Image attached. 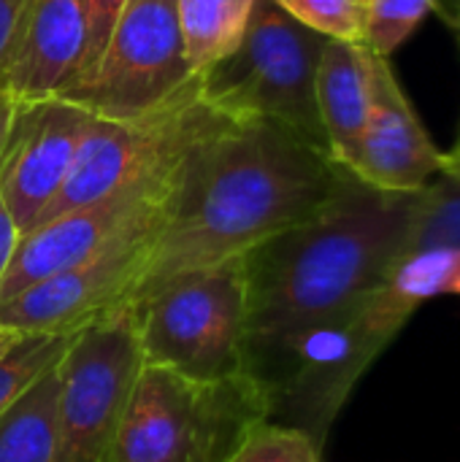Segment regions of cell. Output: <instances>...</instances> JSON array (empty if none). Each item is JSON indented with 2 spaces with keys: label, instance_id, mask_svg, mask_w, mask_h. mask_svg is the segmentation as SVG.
<instances>
[{
  "label": "cell",
  "instance_id": "obj_1",
  "mask_svg": "<svg viewBox=\"0 0 460 462\" xmlns=\"http://www.w3.org/2000/svg\"><path fill=\"white\" fill-rule=\"evenodd\" d=\"M344 171L282 122L220 119L182 157L130 303L179 273L244 257L309 219L336 192Z\"/></svg>",
  "mask_w": 460,
  "mask_h": 462
},
{
  "label": "cell",
  "instance_id": "obj_2",
  "mask_svg": "<svg viewBox=\"0 0 460 462\" xmlns=\"http://www.w3.org/2000/svg\"><path fill=\"white\" fill-rule=\"evenodd\" d=\"M418 192H388L350 168L304 222L244 254L247 338H268L355 309L401 260Z\"/></svg>",
  "mask_w": 460,
  "mask_h": 462
},
{
  "label": "cell",
  "instance_id": "obj_3",
  "mask_svg": "<svg viewBox=\"0 0 460 462\" xmlns=\"http://www.w3.org/2000/svg\"><path fill=\"white\" fill-rule=\"evenodd\" d=\"M263 420L266 401L244 371L192 379L144 363L108 462H230Z\"/></svg>",
  "mask_w": 460,
  "mask_h": 462
},
{
  "label": "cell",
  "instance_id": "obj_4",
  "mask_svg": "<svg viewBox=\"0 0 460 462\" xmlns=\"http://www.w3.org/2000/svg\"><path fill=\"white\" fill-rule=\"evenodd\" d=\"M325 41L274 0H255L239 49L195 76L198 97L230 122L274 119L328 152L314 92Z\"/></svg>",
  "mask_w": 460,
  "mask_h": 462
},
{
  "label": "cell",
  "instance_id": "obj_5",
  "mask_svg": "<svg viewBox=\"0 0 460 462\" xmlns=\"http://www.w3.org/2000/svg\"><path fill=\"white\" fill-rule=\"evenodd\" d=\"M358 306L290 333L244 341L241 371L260 390L268 422L298 428L325 444L344 401L377 360Z\"/></svg>",
  "mask_w": 460,
  "mask_h": 462
},
{
  "label": "cell",
  "instance_id": "obj_6",
  "mask_svg": "<svg viewBox=\"0 0 460 462\" xmlns=\"http://www.w3.org/2000/svg\"><path fill=\"white\" fill-rule=\"evenodd\" d=\"M130 306L138 317L144 363L192 379L241 374L247 336L244 257L179 273Z\"/></svg>",
  "mask_w": 460,
  "mask_h": 462
},
{
  "label": "cell",
  "instance_id": "obj_7",
  "mask_svg": "<svg viewBox=\"0 0 460 462\" xmlns=\"http://www.w3.org/2000/svg\"><path fill=\"white\" fill-rule=\"evenodd\" d=\"M141 365L138 317L130 303L70 333L57 365L54 462H108Z\"/></svg>",
  "mask_w": 460,
  "mask_h": 462
},
{
  "label": "cell",
  "instance_id": "obj_8",
  "mask_svg": "<svg viewBox=\"0 0 460 462\" xmlns=\"http://www.w3.org/2000/svg\"><path fill=\"white\" fill-rule=\"evenodd\" d=\"M192 81L176 0H127L95 68L54 97L100 119H133L171 103Z\"/></svg>",
  "mask_w": 460,
  "mask_h": 462
},
{
  "label": "cell",
  "instance_id": "obj_9",
  "mask_svg": "<svg viewBox=\"0 0 460 462\" xmlns=\"http://www.w3.org/2000/svg\"><path fill=\"white\" fill-rule=\"evenodd\" d=\"M220 119L201 97L198 81H192L179 97L171 103L146 111L133 119H100L92 116L70 173L43 211L41 222L62 217L79 206L100 200L114 189L133 184L171 162H176L192 141H198L206 130H211ZM35 225V227H38ZM33 227V230H35Z\"/></svg>",
  "mask_w": 460,
  "mask_h": 462
},
{
  "label": "cell",
  "instance_id": "obj_10",
  "mask_svg": "<svg viewBox=\"0 0 460 462\" xmlns=\"http://www.w3.org/2000/svg\"><path fill=\"white\" fill-rule=\"evenodd\" d=\"M182 157L133 184L114 189L100 200L79 206L24 233L0 282V303L60 271L84 263L130 227L165 214Z\"/></svg>",
  "mask_w": 460,
  "mask_h": 462
},
{
  "label": "cell",
  "instance_id": "obj_11",
  "mask_svg": "<svg viewBox=\"0 0 460 462\" xmlns=\"http://www.w3.org/2000/svg\"><path fill=\"white\" fill-rule=\"evenodd\" d=\"M163 219L165 214L130 227L84 263L3 300L0 328L19 336H70L95 317L127 306Z\"/></svg>",
  "mask_w": 460,
  "mask_h": 462
},
{
  "label": "cell",
  "instance_id": "obj_12",
  "mask_svg": "<svg viewBox=\"0 0 460 462\" xmlns=\"http://www.w3.org/2000/svg\"><path fill=\"white\" fill-rule=\"evenodd\" d=\"M92 114L62 100H19L0 149V198L30 233L62 189Z\"/></svg>",
  "mask_w": 460,
  "mask_h": 462
},
{
  "label": "cell",
  "instance_id": "obj_13",
  "mask_svg": "<svg viewBox=\"0 0 460 462\" xmlns=\"http://www.w3.org/2000/svg\"><path fill=\"white\" fill-rule=\"evenodd\" d=\"M442 162L445 152L420 122L388 57L369 51V119L352 173L377 189L418 192Z\"/></svg>",
  "mask_w": 460,
  "mask_h": 462
},
{
  "label": "cell",
  "instance_id": "obj_14",
  "mask_svg": "<svg viewBox=\"0 0 460 462\" xmlns=\"http://www.w3.org/2000/svg\"><path fill=\"white\" fill-rule=\"evenodd\" d=\"M87 43V0H24L0 70V87L16 100L60 95L81 70Z\"/></svg>",
  "mask_w": 460,
  "mask_h": 462
},
{
  "label": "cell",
  "instance_id": "obj_15",
  "mask_svg": "<svg viewBox=\"0 0 460 462\" xmlns=\"http://www.w3.org/2000/svg\"><path fill=\"white\" fill-rule=\"evenodd\" d=\"M460 298V249H428L404 254L382 284L358 306V319L377 357L401 333L409 317L431 298Z\"/></svg>",
  "mask_w": 460,
  "mask_h": 462
},
{
  "label": "cell",
  "instance_id": "obj_16",
  "mask_svg": "<svg viewBox=\"0 0 460 462\" xmlns=\"http://www.w3.org/2000/svg\"><path fill=\"white\" fill-rule=\"evenodd\" d=\"M317 111L331 157L355 168L369 119V51L361 43L328 38L317 65Z\"/></svg>",
  "mask_w": 460,
  "mask_h": 462
},
{
  "label": "cell",
  "instance_id": "obj_17",
  "mask_svg": "<svg viewBox=\"0 0 460 462\" xmlns=\"http://www.w3.org/2000/svg\"><path fill=\"white\" fill-rule=\"evenodd\" d=\"M255 0H176L184 57L192 76L239 49L247 35Z\"/></svg>",
  "mask_w": 460,
  "mask_h": 462
},
{
  "label": "cell",
  "instance_id": "obj_18",
  "mask_svg": "<svg viewBox=\"0 0 460 462\" xmlns=\"http://www.w3.org/2000/svg\"><path fill=\"white\" fill-rule=\"evenodd\" d=\"M60 360L0 417V462H54Z\"/></svg>",
  "mask_w": 460,
  "mask_h": 462
},
{
  "label": "cell",
  "instance_id": "obj_19",
  "mask_svg": "<svg viewBox=\"0 0 460 462\" xmlns=\"http://www.w3.org/2000/svg\"><path fill=\"white\" fill-rule=\"evenodd\" d=\"M428 249H460V179L445 171L420 189L404 254Z\"/></svg>",
  "mask_w": 460,
  "mask_h": 462
},
{
  "label": "cell",
  "instance_id": "obj_20",
  "mask_svg": "<svg viewBox=\"0 0 460 462\" xmlns=\"http://www.w3.org/2000/svg\"><path fill=\"white\" fill-rule=\"evenodd\" d=\"M70 336L24 333L0 357V417L62 357Z\"/></svg>",
  "mask_w": 460,
  "mask_h": 462
},
{
  "label": "cell",
  "instance_id": "obj_21",
  "mask_svg": "<svg viewBox=\"0 0 460 462\" xmlns=\"http://www.w3.org/2000/svg\"><path fill=\"white\" fill-rule=\"evenodd\" d=\"M431 14H437L434 0H361V46L380 57H390Z\"/></svg>",
  "mask_w": 460,
  "mask_h": 462
},
{
  "label": "cell",
  "instance_id": "obj_22",
  "mask_svg": "<svg viewBox=\"0 0 460 462\" xmlns=\"http://www.w3.org/2000/svg\"><path fill=\"white\" fill-rule=\"evenodd\" d=\"M230 462H323V447L304 430L258 422Z\"/></svg>",
  "mask_w": 460,
  "mask_h": 462
},
{
  "label": "cell",
  "instance_id": "obj_23",
  "mask_svg": "<svg viewBox=\"0 0 460 462\" xmlns=\"http://www.w3.org/2000/svg\"><path fill=\"white\" fill-rule=\"evenodd\" d=\"M301 24L323 32L325 38L361 43L363 19L361 0H274Z\"/></svg>",
  "mask_w": 460,
  "mask_h": 462
},
{
  "label": "cell",
  "instance_id": "obj_24",
  "mask_svg": "<svg viewBox=\"0 0 460 462\" xmlns=\"http://www.w3.org/2000/svg\"><path fill=\"white\" fill-rule=\"evenodd\" d=\"M125 3H127V0H87V5H89V43H87L84 65H81V70L76 73V79L87 76V73L95 68V62L100 60V54H103V49H106V43H108V38H111V30H114L119 14H122V8H125ZM76 79H73V81H76ZM68 84H70V81H68ZM68 84H65V87H68ZM65 87H62V89H65Z\"/></svg>",
  "mask_w": 460,
  "mask_h": 462
},
{
  "label": "cell",
  "instance_id": "obj_25",
  "mask_svg": "<svg viewBox=\"0 0 460 462\" xmlns=\"http://www.w3.org/2000/svg\"><path fill=\"white\" fill-rule=\"evenodd\" d=\"M19 238H22V233H19L14 217H11L8 206L0 198V282H3V276H5V271H8V265L14 260V252L19 246Z\"/></svg>",
  "mask_w": 460,
  "mask_h": 462
},
{
  "label": "cell",
  "instance_id": "obj_26",
  "mask_svg": "<svg viewBox=\"0 0 460 462\" xmlns=\"http://www.w3.org/2000/svg\"><path fill=\"white\" fill-rule=\"evenodd\" d=\"M22 3L24 0H0V70H3V62H5L8 46L14 38V27H16Z\"/></svg>",
  "mask_w": 460,
  "mask_h": 462
},
{
  "label": "cell",
  "instance_id": "obj_27",
  "mask_svg": "<svg viewBox=\"0 0 460 462\" xmlns=\"http://www.w3.org/2000/svg\"><path fill=\"white\" fill-rule=\"evenodd\" d=\"M16 97L0 87V149H3V141L8 135V127H11V119H14V111H16Z\"/></svg>",
  "mask_w": 460,
  "mask_h": 462
},
{
  "label": "cell",
  "instance_id": "obj_28",
  "mask_svg": "<svg viewBox=\"0 0 460 462\" xmlns=\"http://www.w3.org/2000/svg\"><path fill=\"white\" fill-rule=\"evenodd\" d=\"M437 3V14L460 32V0H434Z\"/></svg>",
  "mask_w": 460,
  "mask_h": 462
},
{
  "label": "cell",
  "instance_id": "obj_29",
  "mask_svg": "<svg viewBox=\"0 0 460 462\" xmlns=\"http://www.w3.org/2000/svg\"><path fill=\"white\" fill-rule=\"evenodd\" d=\"M19 341V333H14V330H5V328H0V357L14 346Z\"/></svg>",
  "mask_w": 460,
  "mask_h": 462
},
{
  "label": "cell",
  "instance_id": "obj_30",
  "mask_svg": "<svg viewBox=\"0 0 460 462\" xmlns=\"http://www.w3.org/2000/svg\"><path fill=\"white\" fill-rule=\"evenodd\" d=\"M458 35H460V32H458Z\"/></svg>",
  "mask_w": 460,
  "mask_h": 462
}]
</instances>
